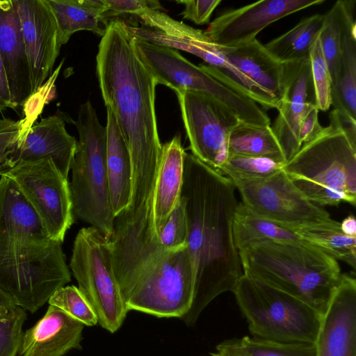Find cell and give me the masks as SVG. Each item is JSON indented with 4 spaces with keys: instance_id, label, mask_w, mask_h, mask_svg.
<instances>
[{
    "instance_id": "836d02e7",
    "label": "cell",
    "mask_w": 356,
    "mask_h": 356,
    "mask_svg": "<svg viewBox=\"0 0 356 356\" xmlns=\"http://www.w3.org/2000/svg\"><path fill=\"white\" fill-rule=\"evenodd\" d=\"M316 107L326 111L332 105V77L325 58L320 33L309 52Z\"/></svg>"
},
{
    "instance_id": "7a4b0ae2",
    "label": "cell",
    "mask_w": 356,
    "mask_h": 356,
    "mask_svg": "<svg viewBox=\"0 0 356 356\" xmlns=\"http://www.w3.org/2000/svg\"><path fill=\"white\" fill-rule=\"evenodd\" d=\"M60 242L52 240L15 183L0 179V289L35 313L71 280Z\"/></svg>"
},
{
    "instance_id": "9a60e30c",
    "label": "cell",
    "mask_w": 356,
    "mask_h": 356,
    "mask_svg": "<svg viewBox=\"0 0 356 356\" xmlns=\"http://www.w3.org/2000/svg\"><path fill=\"white\" fill-rule=\"evenodd\" d=\"M76 147L61 115H50L28 129L21 128L12 138L2 157L4 172L21 162L51 159L67 179Z\"/></svg>"
},
{
    "instance_id": "d590c367",
    "label": "cell",
    "mask_w": 356,
    "mask_h": 356,
    "mask_svg": "<svg viewBox=\"0 0 356 356\" xmlns=\"http://www.w3.org/2000/svg\"><path fill=\"white\" fill-rule=\"evenodd\" d=\"M158 239L160 250L163 253L175 252L187 247L188 223L181 199L162 228Z\"/></svg>"
},
{
    "instance_id": "7c38bea8",
    "label": "cell",
    "mask_w": 356,
    "mask_h": 356,
    "mask_svg": "<svg viewBox=\"0 0 356 356\" xmlns=\"http://www.w3.org/2000/svg\"><path fill=\"white\" fill-rule=\"evenodd\" d=\"M2 175L15 183L49 237L62 243L74 222L73 207L67 179L53 161L21 162Z\"/></svg>"
},
{
    "instance_id": "8fae6325",
    "label": "cell",
    "mask_w": 356,
    "mask_h": 356,
    "mask_svg": "<svg viewBox=\"0 0 356 356\" xmlns=\"http://www.w3.org/2000/svg\"><path fill=\"white\" fill-rule=\"evenodd\" d=\"M143 26L126 23L129 34L151 43L183 50L202 58L205 63L218 67L230 85L263 105L264 101L254 85L229 61L204 31L174 19L164 12L149 9L138 17Z\"/></svg>"
},
{
    "instance_id": "ee69618b",
    "label": "cell",
    "mask_w": 356,
    "mask_h": 356,
    "mask_svg": "<svg viewBox=\"0 0 356 356\" xmlns=\"http://www.w3.org/2000/svg\"><path fill=\"white\" fill-rule=\"evenodd\" d=\"M340 228L347 236L356 237V220L353 215H349L340 222Z\"/></svg>"
},
{
    "instance_id": "ac0fdd59",
    "label": "cell",
    "mask_w": 356,
    "mask_h": 356,
    "mask_svg": "<svg viewBox=\"0 0 356 356\" xmlns=\"http://www.w3.org/2000/svg\"><path fill=\"white\" fill-rule=\"evenodd\" d=\"M28 55L33 93L42 87L59 55L58 27L44 0H13Z\"/></svg>"
},
{
    "instance_id": "b9f144b4",
    "label": "cell",
    "mask_w": 356,
    "mask_h": 356,
    "mask_svg": "<svg viewBox=\"0 0 356 356\" xmlns=\"http://www.w3.org/2000/svg\"><path fill=\"white\" fill-rule=\"evenodd\" d=\"M8 108L15 109L11 102L6 76L0 56V112Z\"/></svg>"
},
{
    "instance_id": "7bdbcfd3",
    "label": "cell",
    "mask_w": 356,
    "mask_h": 356,
    "mask_svg": "<svg viewBox=\"0 0 356 356\" xmlns=\"http://www.w3.org/2000/svg\"><path fill=\"white\" fill-rule=\"evenodd\" d=\"M16 307L11 296L0 289V316L8 314Z\"/></svg>"
},
{
    "instance_id": "60d3db41",
    "label": "cell",
    "mask_w": 356,
    "mask_h": 356,
    "mask_svg": "<svg viewBox=\"0 0 356 356\" xmlns=\"http://www.w3.org/2000/svg\"><path fill=\"white\" fill-rule=\"evenodd\" d=\"M330 113L334 115L341 129L349 139L356 144V119L334 108Z\"/></svg>"
},
{
    "instance_id": "7402d4cb",
    "label": "cell",
    "mask_w": 356,
    "mask_h": 356,
    "mask_svg": "<svg viewBox=\"0 0 356 356\" xmlns=\"http://www.w3.org/2000/svg\"><path fill=\"white\" fill-rule=\"evenodd\" d=\"M231 64L255 87L269 109L281 99L284 63L275 59L257 39L236 47L220 46Z\"/></svg>"
},
{
    "instance_id": "d6a6232c",
    "label": "cell",
    "mask_w": 356,
    "mask_h": 356,
    "mask_svg": "<svg viewBox=\"0 0 356 356\" xmlns=\"http://www.w3.org/2000/svg\"><path fill=\"white\" fill-rule=\"evenodd\" d=\"M284 163L268 158L229 156L218 172L229 179H261L282 170Z\"/></svg>"
},
{
    "instance_id": "e575fe53",
    "label": "cell",
    "mask_w": 356,
    "mask_h": 356,
    "mask_svg": "<svg viewBox=\"0 0 356 356\" xmlns=\"http://www.w3.org/2000/svg\"><path fill=\"white\" fill-rule=\"evenodd\" d=\"M48 303L59 308L84 325L94 326L98 323L94 310L78 287L74 285L58 289L50 297Z\"/></svg>"
},
{
    "instance_id": "ffe728a7",
    "label": "cell",
    "mask_w": 356,
    "mask_h": 356,
    "mask_svg": "<svg viewBox=\"0 0 356 356\" xmlns=\"http://www.w3.org/2000/svg\"><path fill=\"white\" fill-rule=\"evenodd\" d=\"M0 56L15 110L34 93L20 19L13 0H0Z\"/></svg>"
},
{
    "instance_id": "ab89813d",
    "label": "cell",
    "mask_w": 356,
    "mask_h": 356,
    "mask_svg": "<svg viewBox=\"0 0 356 356\" xmlns=\"http://www.w3.org/2000/svg\"><path fill=\"white\" fill-rule=\"evenodd\" d=\"M319 110L312 108L302 118L299 129V141L301 145L316 136L323 129L318 120Z\"/></svg>"
},
{
    "instance_id": "603a6c76",
    "label": "cell",
    "mask_w": 356,
    "mask_h": 356,
    "mask_svg": "<svg viewBox=\"0 0 356 356\" xmlns=\"http://www.w3.org/2000/svg\"><path fill=\"white\" fill-rule=\"evenodd\" d=\"M185 153L179 135L162 144L152 215L153 233L158 243L162 228L180 202Z\"/></svg>"
},
{
    "instance_id": "4dcf8cb0",
    "label": "cell",
    "mask_w": 356,
    "mask_h": 356,
    "mask_svg": "<svg viewBox=\"0 0 356 356\" xmlns=\"http://www.w3.org/2000/svg\"><path fill=\"white\" fill-rule=\"evenodd\" d=\"M220 356H316L314 343H285L243 337L226 339L216 346Z\"/></svg>"
},
{
    "instance_id": "ba28073f",
    "label": "cell",
    "mask_w": 356,
    "mask_h": 356,
    "mask_svg": "<svg viewBox=\"0 0 356 356\" xmlns=\"http://www.w3.org/2000/svg\"><path fill=\"white\" fill-rule=\"evenodd\" d=\"M109 238L94 227L76 236L70 266L78 289L97 315L98 324L111 333L122 326L128 310L113 267Z\"/></svg>"
},
{
    "instance_id": "4316f807",
    "label": "cell",
    "mask_w": 356,
    "mask_h": 356,
    "mask_svg": "<svg viewBox=\"0 0 356 356\" xmlns=\"http://www.w3.org/2000/svg\"><path fill=\"white\" fill-rule=\"evenodd\" d=\"M232 227L238 251L263 241L305 242L291 229L256 213L243 202L235 209Z\"/></svg>"
},
{
    "instance_id": "277c9868",
    "label": "cell",
    "mask_w": 356,
    "mask_h": 356,
    "mask_svg": "<svg viewBox=\"0 0 356 356\" xmlns=\"http://www.w3.org/2000/svg\"><path fill=\"white\" fill-rule=\"evenodd\" d=\"M244 275L326 312L341 279L337 260L307 242L259 241L239 250Z\"/></svg>"
},
{
    "instance_id": "8d00e7d4",
    "label": "cell",
    "mask_w": 356,
    "mask_h": 356,
    "mask_svg": "<svg viewBox=\"0 0 356 356\" xmlns=\"http://www.w3.org/2000/svg\"><path fill=\"white\" fill-rule=\"evenodd\" d=\"M26 318V311L18 306L8 314L0 316V356H17Z\"/></svg>"
},
{
    "instance_id": "30bf717a",
    "label": "cell",
    "mask_w": 356,
    "mask_h": 356,
    "mask_svg": "<svg viewBox=\"0 0 356 356\" xmlns=\"http://www.w3.org/2000/svg\"><path fill=\"white\" fill-rule=\"evenodd\" d=\"M194 273L186 247L168 252L124 298L128 311L134 310L158 318H182L193 298Z\"/></svg>"
},
{
    "instance_id": "5bb4252c",
    "label": "cell",
    "mask_w": 356,
    "mask_h": 356,
    "mask_svg": "<svg viewBox=\"0 0 356 356\" xmlns=\"http://www.w3.org/2000/svg\"><path fill=\"white\" fill-rule=\"evenodd\" d=\"M230 179L248 208L288 228L331 219L328 211L300 191L284 170L266 178Z\"/></svg>"
},
{
    "instance_id": "bcb514c9",
    "label": "cell",
    "mask_w": 356,
    "mask_h": 356,
    "mask_svg": "<svg viewBox=\"0 0 356 356\" xmlns=\"http://www.w3.org/2000/svg\"><path fill=\"white\" fill-rule=\"evenodd\" d=\"M0 179H1V176H0Z\"/></svg>"
},
{
    "instance_id": "8992f818",
    "label": "cell",
    "mask_w": 356,
    "mask_h": 356,
    "mask_svg": "<svg viewBox=\"0 0 356 356\" xmlns=\"http://www.w3.org/2000/svg\"><path fill=\"white\" fill-rule=\"evenodd\" d=\"M74 124L79 140L70 184L73 213L111 238L115 216L106 163V128L100 124L89 100L80 105Z\"/></svg>"
},
{
    "instance_id": "f6af8a7d",
    "label": "cell",
    "mask_w": 356,
    "mask_h": 356,
    "mask_svg": "<svg viewBox=\"0 0 356 356\" xmlns=\"http://www.w3.org/2000/svg\"><path fill=\"white\" fill-rule=\"evenodd\" d=\"M211 356H220V355H219L218 353H216L215 352V353H211Z\"/></svg>"
},
{
    "instance_id": "4fadbf2b",
    "label": "cell",
    "mask_w": 356,
    "mask_h": 356,
    "mask_svg": "<svg viewBox=\"0 0 356 356\" xmlns=\"http://www.w3.org/2000/svg\"><path fill=\"white\" fill-rule=\"evenodd\" d=\"M176 95L192 154L218 172L227 158L229 133L241 120L208 94L186 90Z\"/></svg>"
},
{
    "instance_id": "f546056e",
    "label": "cell",
    "mask_w": 356,
    "mask_h": 356,
    "mask_svg": "<svg viewBox=\"0 0 356 356\" xmlns=\"http://www.w3.org/2000/svg\"><path fill=\"white\" fill-rule=\"evenodd\" d=\"M324 15L315 14L300 21L293 28L264 44L278 61L286 63L309 56V49L322 30Z\"/></svg>"
},
{
    "instance_id": "52a82bcc",
    "label": "cell",
    "mask_w": 356,
    "mask_h": 356,
    "mask_svg": "<svg viewBox=\"0 0 356 356\" xmlns=\"http://www.w3.org/2000/svg\"><path fill=\"white\" fill-rule=\"evenodd\" d=\"M232 293L252 337L315 343L323 316L307 304L244 274Z\"/></svg>"
},
{
    "instance_id": "484cf974",
    "label": "cell",
    "mask_w": 356,
    "mask_h": 356,
    "mask_svg": "<svg viewBox=\"0 0 356 356\" xmlns=\"http://www.w3.org/2000/svg\"><path fill=\"white\" fill-rule=\"evenodd\" d=\"M332 105L356 119V21L351 18L345 29L341 51L332 76Z\"/></svg>"
},
{
    "instance_id": "1f68e13d",
    "label": "cell",
    "mask_w": 356,
    "mask_h": 356,
    "mask_svg": "<svg viewBox=\"0 0 356 356\" xmlns=\"http://www.w3.org/2000/svg\"><path fill=\"white\" fill-rule=\"evenodd\" d=\"M355 0H339L324 14L320 38L331 77L341 51L345 29L349 20L355 17Z\"/></svg>"
},
{
    "instance_id": "44dd1931",
    "label": "cell",
    "mask_w": 356,
    "mask_h": 356,
    "mask_svg": "<svg viewBox=\"0 0 356 356\" xmlns=\"http://www.w3.org/2000/svg\"><path fill=\"white\" fill-rule=\"evenodd\" d=\"M84 325L50 305L45 314L23 334L20 356H64L81 350Z\"/></svg>"
},
{
    "instance_id": "d6986e66",
    "label": "cell",
    "mask_w": 356,
    "mask_h": 356,
    "mask_svg": "<svg viewBox=\"0 0 356 356\" xmlns=\"http://www.w3.org/2000/svg\"><path fill=\"white\" fill-rule=\"evenodd\" d=\"M316 356H356V280L342 274L322 317Z\"/></svg>"
},
{
    "instance_id": "f35d334b",
    "label": "cell",
    "mask_w": 356,
    "mask_h": 356,
    "mask_svg": "<svg viewBox=\"0 0 356 356\" xmlns=\"http://www.w3.org/2000/svg\"><path fill=\"white\" fill-rule=\"evenodd\" d=\"M176 2L184 5L181 13L184 19L203 25L209 23L213 12L221 0H179Z\"/></svg>"
},
{
    "instance_id": "3957f363",
    "label": "cell",
    "mask_w": 356,
    "mask_h": 356,
    "mask_svg": "<svg viewBox=\"0 0 356 356\" xmlns=\"http://www.w3.org/2000/svg\"><path fill=\"white\" fill-rule=\"evenodd\" d=\"M96 63L101 94L128 147L131 169L158 168L162 144L155 112L157 83L139 58L124 22H109Z\"/></svg>"
},
{
    "instance_id": "83f0119b",
    "label": "cell",
    "mask_w": 356,
    "mask_h": 356,
    "mask_svg": "<svg viewBox=\"0 0 356 356\" xmlns=\"http://www.w3.org/2000/svg\"><path fill=\"white\" fill-rule=\"evenodd\" d=\"M229 156L263 157L286 163L282 148L270 125H258L240 122L229 133Z\"/></svg>"
},
{
    "instance_id": "9c48e42d",
    "label": "cell",
    "mask_w": 356,
    "mask_h": 356,
    "mask_svg": "<svg viewBox=\"0 0 356 356\" xmlns=\"http://www.w3.org/2000/svg\"><path fill=\"white\" fill-rule=\"evenodd\" d=\"M132 37L134 47L157 84L176 94L186 90L213 96L236 113L241 122L263 124L268 115L250 97L239 93L195 65L174 49Z\"/></svg>"
},
{
    "instance_id": "e0dca14e",
    "label": "cell",
    "mask_w": 356,
    "mask_h": 356,
    "mask_svg": "<svg viewBox=\"0 0 356 356\" xmlns=\"http://www.w3.org/2000/svg\"><path fill=\"white\" fill-rule=\"evenodd\" d=\"M316 106L309 57L284 63L282 97L272 127L286 161L302 146L299 129L302 118Z\"/></svg>"
},
{
    "instance_id": "cb8c5ba5",
    "label": "cell",
    "mask_w": 356,
    "mask_h": 356,
    "mask_svg": "<svg viewBox=\"0 0 356 356\" xmlns=\"http://www.w3.org/2000/svg\"><path fill=\"white\" fill-rule=\"evenodd\" d=\"M106 163L110 197L115 217L124 211L129 202L131 163L128 147L121 135L113 113L106 108Z\"/></svg>"
},
{
    "instance_id": "d4e9b609",
    "label": "cell",
    "mask_w": 356,
    "mask_h": 356,
    "mask_svg": "<svg viewBox=\"0 0 356 356\" xmlns=\"http://www.w3.org/2000/svg\"><path fill=\"white\" fill-rule=\"evenodd\" d=\"M51 10L58 27L60 47L79 31H90L102 37L108 22L104 15V0H44Z\"/></svg>"
},
{
    "instance_id": "6da1fadb",
    "label": "cell",
    "mask_w": 356,
    "mask_h": 356,
    "mask_svg": "<svg viewBox=\"0 0 356 356\" xmlns=\"http://www.w3.org/2000/svg\"><path fill=\"white\" fill-rule=\"evenodd\" d=\"M235 190L229 178L185 153L180 199L194 273L193 302L181 318L186 325H194L218 296L232 292L243 275L233 235Z\"/></svg>"
},
{
    "instance_id": "2e32d148",
    "label": "cell",
    "mask_w": 356,
    "mask_h": 356,
    "mask_svg": "<svg viewBox=\"0 0 356 356\" xmlns=\"http://www.w3.org/2000/svg\"><path fill=\"white\" fill-rule=\"evenodd\" d=\"M325 0H262L229 9L210 22L204 33L216 44L236 47L249 42L269 24Z\"/></svg>"
},
{
    "instance_id": "f1b7e54d",
    "label": "cell",
    "mask_w": 356,
    "mask_h": 356,
    "mask_svg": "<svg viewBox=\"0 0 356 356\" xmlns=\"http://www.w3.org/2000/svg\"><path fill=\"white\" fill-rule=\"evenodd\" d=\"M289 229L303 241L355 269L356 237L343 234L340 228L339 222L331 218L325 222Z\"/></svg>"
},
{
    "instance_id": "5b68a950",
    "label": "cell",
    "mask_w": 356,
    "mask_h": 356,
    "mask_svg": "<svg viewBox=\"0 0 356 356\" xmlns=\"http://www.w3.org/2000/svg\"><path fill=\"white\" fill-rule=\"evenodd\" d=\"M330 124L284 163L283 170L312 203H356V144L330 113Z\"/></svg>"
},
{
    "instance_id": "74e56055",
    "label": "cell",
    "mask_w": 356,
    "mask_h": 356,
    "mask_svg": "<svg viewBox=\"0 0 356 356\" xmlns=\"http://www.w3.org/2000/svg\"><path fill=\"white\" fill-rule=\"evenodd\" d=\"M106 11V17L122 14L139 17L149 9L161 10L163 8L158 1L151 0H104Z\"/></svg>"
}]
</instances>
